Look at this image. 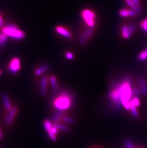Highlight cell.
Listing matches in <instances>:
<instances>
[{"label":"cell","mask_w":147,"mask_h":148,"mask_svg":"<svg viewBox=\"0 0 147 148\" xmlns=\"http://www.w3.org/2000/svg\"><path fill=\"white\" fill-rule=\"evenodd\" d=\"M131 80L128 78H125L113 86L117 89L121 95V104L126 110L130 109V102L132 95Z\"/></svg>","instance_id":"1"},{"label":"cell","mask_w":147,"mask_h":148,"mask_svg":"<svg viewBox=\"0 0 147 148\" xmlns=\"http://www.w3.org/2000/svg\"><path fill=\"white\" fill-rule=\"evenodd\" d=\"M1 31L5 34L7 37L15 40H21L25 38V33L20 29L16 25L14 24L6 25L1 29Z\"/></svg>","instance_id":"2"},{"label":"cell","mask_w":147,"mask_h":148,"mask_svg":"<svg viewBox=\"0 0 147 148\" xmlns=\"http://www.w3.org/2000/svg\"><path fill=\"white\" fill-rule=\"evenodd\" d=\"M54 105L58 110L64 111L68 109L72 105L70 95L67 92H61L58 98L55 100Z\"/></svg>","instance_id":"3"},{"label":"cell","mask_w":147,"mask_h":148,"mask_svg":"<svg viewBox=\"0 0 147 148\" xmlns=\"http://www.w3.org/2000/svg\"><path fill=\"white\" fill-rule=\"evenodd\" d=\"M82 18L88 27L94 28L96 16L94 12L89 9H84L81 12Z\"/></svg>","instance_id":"4"},{"label":"cell","mask_w":147,"mask_h":148,"mask_svg":"<svg viewBox=\"0 0 147 148\" xmlns=\"http://www.w3.org/2000/svg\"><path fill=\"white\" fill-rule=\"evenodd\" d=\"M21 60L18 57H14L10 61L8 65L9 71L13 74H16L21 70Z\"/></svg>","instance_id":"5"},{"label":"cell","mask_w":147,"mask_h":148,"mask_svg":"<svg viewBox=\"0 0 147 148\" xmlns=\"http://www.w3.org/2000/svg\"><path fill=\"white\" fill-rule=\"evenodd\" d=\"M136 29V26L134 24L125 25L121 28V33L124 39L130 38Z\"/></svg>","instance_id":"6"},{"label":"cell","mask_w":147,"mask_h":148,"mask_svg":"<svg viewBox=\"0 0 147 148\" xmlns=\"http://www.w3.org/2000/svg\"><path fill=\"white\" fill-rule=\"evenodd\" d=\"M94 28L88 27L82 33L79 39V43L81 45L84 46L86 44L87 41L90 39L93 35Z\"/></svg>","instance_id":"7"},{"label":"cell","mask_w":147,"mask_h":148,"mask_svg":"<svg viewBox=\"0 0 147 148\" xmlns=\"http://www.w3.org/2000/svg\"><path fill=\"white\" fill-rule=\"evenodd\" d=\"M56 31L59 35H61L66 39H70L72 37V34L71 31L68 29L62 27V26H58L56 27Z\"/></svg>","instance_id":"8"},{"label":"cell","mask_w":147,"mask_h":148,"mask_svg":"<svg viewBox=\"0 0 147 148\" xmlns=\"http://www.w3.org/2000/svg\"><path fill=\"white\" fill-rule=\"evenodd\" d=\"M18 112V108L16 106H14L9 111L8 116L6 119V124L7 125H11L13 124L14 120L16 117Z\"/></svg>","instance_id":"9"},{"label":"cell","mask_w":147,"mask_h":148,"mask_svg":"<svg viewBox=\"0 0 147 148\" xmlns=\"http://www.w3.org/2000/svg\"><path fill=\"white\" fill-rule=\"evenodd\" d=\"M119 16L122 17H135L137 15L138 13L133 10L121 9L119 11Z\"/></svg>","instance_id":"10"},{"label":"cell","mask_w":147,"mask_h":148,"mask_svg":"<svg viewBox=\"0 0 147 148\" xmlns=\"http://www.w3.org/2000/svg\"><path fill=\"white\" fill-rule=\"evenodd\" d=\"M47 83V77L46 76H43L41 80V85H40V91H41V95L43 96H45L46 95Z\"/></svg>","instance_id":"11"},{"label":"cell","mask_w":147,"mask_h":148,"mask_svg":"<svg viewBox=\"0 0 147 148\" xmlns=\"http://www.w3.org/2000/svg\"><path fill=\"white\" fill-rule=\"evenodd\" d=\"M139 83L140 85V89L142 90V93L145 96H147V85L146 81L142 77H140L139 79Z\"/></svg>","instance_id":"12"},{"label":"cell","mask_w":147,"mask_h":148,"mask_svg":"<svg viewBox=\"0 0 147 148\" xmlns=\"http://www.w3.org/2000/svg\"><path fill=\"white\" fill-rule=\"evenodd\" d=\"M2 99H3V103L4 104V106L8 111H10L13 107H12L8 95L5 93L3 94L2 95Z\"/></svg>","instance_id":"13"},{"label":"cell","mask_w":147,"mask_h":148,"mask_svg":"<svg viewBox=\"0 0 147 148\" xmlns=\"http://www.w3.org/2000/svg\"><path fill=\"white\" fill-rule=\"evenodd\" d=\"M125 3H127L129 7L131 8L132 10H134L138 14H142V9L140 8L139 6L135 4L134 3L132 2L131 0H125Z\"/></svg>","instance_id":"14"},{"label":"cell","mask_w":147,"mask_h":148,"mask_svg":"<svg viewBox=\"0 0 147 148\" xmlns=\"http://www.w3.org/2000/svg\"><path fill=\"white\" fill-rule=\"evenodd\" d=\"M48 69H49V67L48 66V65H41L35 70V74L37 76H39V75H40L43 73H45V72H46Z\"/></svg>","instance_id":"15"},{"label":"cell","mask_w":147,"mask_h":148,"mask_svg":"<svg viewBox=\"0 0 147 148\" xmlns=\"http://www.w3.org/2000/svg\"><path fill=\"white\" fill-rule=\"evenodd\" d=\"M8 37L2 31H0V48L5 45Z\"/></svg>","instance_id":"16"},{"label":"cell","mask_w":147,"mask_h":148,"mask_svg":"<svg viewBox=\"0 0 147 148\" xmlns=\"http://www.w3.org/2000/svg\"><path fill=\"white\" fill-rule=\"evenodd\" d=\"M63 111H62V110H58V111L54 115L53 118H52V120L54 123H56L59 120L61 117L63 115Z\"/></svg>","instance_id":"17"},{"label":"cell","mask_w":147,"mask_h":148,"mask_svg":"<svg viewBox=\"0 0 147 148\" xmlns=\"http://www.w3.org/2000/svg\"><path fill=\"white\" fill-rule=\"evenodd\" d=\"M50 80L51 84L52 85V88L54 90H56L58 89V86L56 77L55 76H51Z\"/></svg>","instance_id":"18"},{"label":"cell","mask_w":147,"mask_h":148,"mask_svg":"<svg viewBox=\"0 0 147 148\" xmlns=\"http://www.w3.org/2000/svg\"><path fill=\"white\" fill-rule=\"evenodd\" d=\"M130 109H131V111L132 114L133 115V117H134L135 118H136V119L139 118V113L138 112L137 110V109H136V107L131 102H130Z\"/></svg>","instance_id":"19"},{"label":"cell","mask_w":147,"mask_h":148,"mask_svg":"<svg viewBox=\"0 0 147 148\" xmlns=\"http://www.w3.org/2000/svg\"><path fill=\"white\" fill-rule=\"evenodd\" d=\"M138 58L139 61H145L147 59V49L140 52L138 55Z\"/></svg>","instance_id":"20"},{"label":"cell","mask_w":147,"mask_h":148,"mask_svg":"<svg viewBox=\"0 0 147 148\" xmlns=\"http://www.w3.org/2000/svg\"><path fill=\"white\" fill-rule=\"evenodd\" d=\"M53 126L58 128V130H61L64 131H69V128L68 127L66 126V125H63L61 124L55 123L53 124Z\"/></svg>","instance_id":"21"},{"label":"cell","mask_w":147,"mask_h":148,"mask_svg":"<svg viewBox=\"0 0 147 148\" xmlns=\"http://www.w3.org/2000/svg\"><path fill=\"white\" fill-rule=\"evenodd\" d=\"M43 125L45 129L46 130V131H47V132L50 131L51 129L53 126V125H52V122L48 119H46L44 121Z\"/></svg>","instance_id":"22"},{"label":"cell","mask_w":147,"mask_h":148,"mask_svg":"<svg viewBox=\"0 0 147 148\" xmlns=\"http://www.w3.org/2000/svg\"><path fill=\"white\" fill-rule=\"evenodd\" d=\"M140 27L147 35V19H145L141 22Z\"/></svg>","instance_id":"23"},{"label":"cell","mask_w":147,"mask_h":148,"mask_svg":"<svg viewBox=\"0 0 147 148\" xmlns=\"http://www.w3.org/2000/svg\"><path fill=\"white\" fill-rule=\"evenodd\" d=\"M130 102L134 105L136 107H139L140 104V102L139 100V98L138 97H134L132 99V100L130 101Z\"/></svg>","instance_id":"24"},{"label":"cell","mask_w":147,"mask_h":148,"mask_svg":"<svg viewBox=\"0 0 147 148\" xmlns=\"http://www.w3.org/2000/svg\"><path fill=\"white\" fill-rule=\"evenodd\" d=\"M65 56L66 58L69 60H72L74 58V55L71 52H66L65 53Z\"/></svg>","instance_id":"25"},{"label":"cell","mask_w":147,"mask_h":148,"mask_svg":"<svg viewBox=\"0 0 147 148\" xmlns=\"http://www.w3.org/2000/svg\"><path fill=\"white\" fill-rule=\"evenodd\" d=\"M63 120L65 122L71 123V124H73L75 122V120L73 119H71L70 117H63Z\"/></svg>","instance_id":"26"},{"label":"cell","mask_w":147,"mask_h":148,"mask_svg":"<svg viewBox=\"0 0 147 148\" xmlns=\"http://www.w3.org/2000/svg\"><path fill=\"white\" fill-rule=\"evenodd\" d=\"M132 95H139V94H140V93H142V90H141L140 88H135V89H132Z\"/></svg>","instance_id":"27"},{"label":"cell","mask_w":147,"mask_h":148,"mask_svg":"<svg viewBox=\"0 0 147 148\" xmlns=\"http://www.w3.org/2000/svg\"><path fill=\"white\" fill-rule=\"evenodd\" d=\"M125 145L127 148H134L133 144L129 140H126L125 142Z\"/></svg>","instance_id":"28"},{"label":"cell","mask_w":147,"mask_h":148,"mask_svg":"<svg viewBox=\"0 0 147 148\" xmlns=\"http://www.w3.org/2000/svg\"><path fill=\"white\" fill-rule=\"evenodd\" d=\"M48 135H49V137H50V138H51V140L54 141H56V136L55 134H54L53 133H52V132H48Z\"/></svg>","instance_id":"29"},{"label":"cell","mask_w":147,"mask_h":148,"mask_svg":"<svg viewBox=\"0 0 147 148\" xmlns=\"http://www.w3.org/2000/svg\"><path fill=\"white\" fill-rule=\"evenodd\" d=\"M52 132V133H53L54 134H57L58 132V129L57 128H56V127H54L53 126L51 129L50 131H49V132Z\"/></svg>","instance_id":"30"},{"label":"cell","mask_w":147,"mask_h":148,"mask_svg":"<svg viewBox=\"0 0 147 148\" xmlns=\"http://www.w3.org/2000/svg\"><path fill=\"white\" fill-rule=\"evenodd\" d=\"M131 1L132 2H133V3H134L135 4H136L137 5L139 6V7H140V5H141L140 1L139 0H131Z\"/></svg>","instance_id":"31"},{"label":"cell","mask_w":147,"mask_h":148,"mask_svg":"<svg viewBox=\"0 0 147 148\" xmlns=\"http://www.w3.org/2000/svg\"><path fill=\"white\" fill-rule=\"evenodd\" d=\"M3 138V134H2V132H1V130H0V140L1 139Z\"/></svg>","instance_id":"32"},{"label":"cell","mask_w":147,"mask_h":148,"mask_svg":"<svg viewBox=\"0 0 147 148\" xmlns=\"http://www.w3.org/2000/svg\"><path fill=\"white\" fill-rule=\"evenodd\" d=\"M1 74V71L0 70V75Z\"/></svg>","instance_id":"33"}]
</instances>
